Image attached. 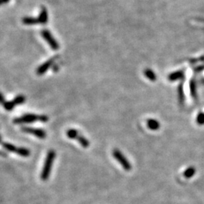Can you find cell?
Segmentation results:
<instances>
[{"mask_svg":"<svg viewBox=\"0 0 204 204\" xmlns=\"http://www.w3.org/2000/svg\"><path fill=\"white\" fill-rule=\"evenodd\" d=\"M113 156L115 158V160L120 164L123 169L126 171H130L132 169V164L128 159L126 158V156L123 154L122 152L118 149H114L113 151Z\"/></svg>","mask_w":204,"mask_h":204,"instance_id":"3957f363","label":"cell"},{"mask_svg":"<svg viewBox=\"0 0 204 204\" xmlns=\"http://www.w3.org/2000/svg\"><path fill=\"white\" fill-rule=\"evenodd\" d=\"M178 99H179V101L181 103H183L184 101H185V95H184V91H183V88H182V85H181L178 86Z\"/></svg>","mask_w":204,"mask_h":204,"instance_id":"d6986e66","label":"cell"},{"mask_svg":"<svg viewBox=\"0 0 204 204\" xmlns=\"http://www.w3.org/2000/svg\"><path fill=\"white\" fill-rule=\"evenodd\" d=\"M22 131L27 133L31 134L40 139H44L46 138V132L42 129L32 128V127H24L22 128Z\"/></svg>","mask_w":204,"mask_h":204,"instance_id":"5b68a950","label":"cell"},{"mask_svg":"<svg viewBox=\"0 0 204 204\" xmlns=\"http://www.w3.org/2000/svg\"><path fill=\"white\" fill-rule=\"evenodd\" d=\"M56 59H57V57H54V58L49 59V60H48L47 61L45 62V63L42 64L41 66H39L36 70L37 74L39 75V76H41V75L44 74L45 73L47 72L48 70L53 65L54 63H55Z\"/></svg>","mask_w":204,"mask_h":204,"instance_id":"8992f818","label":"cell"},{"mask_svg":"<svg viewBox=\"0 0 204 204\" xmlns=\"http://www.w3.org/2000/svg\"><path fill=\"white\" fill-rule=\"evenodd\" d=\"M17 154L19 156H21V157H27L30 155V151L29 149H27V148H19Z\"/></svg>","mask_w":204,"mask_h":204,"instance_id":"e0dca14e","label":"cell"},{"mask_svg":"<svg viewBox=\"0 0 204 204\" xmlns=\"http://www.w3.org/2000/svg\"><path fill=\"white\" fill-rule=\"evenodd\" d=\"M147 127L152 131H157L160 128V123L157 119H148L146 122Z\"/></svg>","mask_w":204,"mask_h":204,"instance_id":"52a82bcc","label":"cell"},{"mask_svg":"<svg viewBox=\"0 0 204 204\" xmlns=\"http://www.w3.org/2000/svg\"><path fill=\"white\" fill-rule=\"evenodd\" d=\"M23 23L26 25H33L39 24L38 18H35V17H25L22 20Z\"/></svg>","mask_w":204,"mask_h":204,"instance_id":"7c38bea8","label":"cell"},{"mask_svg":"<svg viewBox=\"0 0 204 204\" xmlns=\"http://www.w3.org/2000/svg\"><path fill=\"white\" fill-rule=\"evenodd\" d=\"M76 139L78 141L79 144H80L82 147H83L84 148H89V145H90V142H89V141L88 140L87 138H85V137H83V135H79Z\"/></svg>","mask_w":204,"mask_h":204,"instance_id":"8fae6325","label":"cell"},{"mask_svg":"<svg viewBox=\"0 0 204 204\" xmlns=\"http://www.w3.org/2000/svg\"><path fill=\"white\" fill-rule=\"evenodd\" d=\"M190 91H191V96L195 99L197 98V89L194 81H191L190 83Z\"/></svg>","mask_w":204,"mask_h":204,"instance_id":"ac0fdd59","label":"cell"},{"mask_svg":"<svg viewBox=\"0 0 204 204\" xmlns=\"http://www.w3.org/2000/svg\"><path fill=\"white\" fill-rule=\"evenodd\" d=\"M195 172H196V170H195L194 167H189L184 172L183 175L186 178H191L192 176H194Z\"/></svg>","mask_w":204,"mask_h":204,"instance_id":"9a60e30c","label":"cell"},{"mask_svg":"<svg viewBox=\"0 0 204 204\" xmlns=\"http://www.w3.org/2000/svg\"><path fill=\"white\" fill-rule=\"evenodd\" d=\"M197 123L199 125L204 124V114L203 113H200L197 117Z\"/></svg>","mask_w":204,"mask_h":204,"instance_id":"ffe728a7","label":"cell"},{"mask_svg":"<svg viewBox=\"0 0 204 204\" xmlns=\"http://www.w3.org/2000/svg\"><path fill=\"white\" fill-rule=\"evenodd\" d=\"M42 36L43 37V39L46 41L49 46H50L51 49L53 50H58L60 48L59 46V43L57 42L56 39H55V37L53 36L52 34L51 33V32L47 30H43L42 31Z\"/></svg>","mask_w":204,"mask_h":204,"instance_id":"277c9868","label":"cell"},{"mask_svg":"<svg viewBox=\"0 0 204 204\" xmlns=\"http://www.w3.org/2000/svg\"><path fill=\"white\" fill-rule=\"evenodd\" d=\"M25 100H26V98L24 95H18L17 96L15 99L12 101V103H13V104L16 106V105H19V104H24L25 102Z\"/></svg>","mask_w":204,"mask_h":204,"instance_id":"2e32d148","label":"cell"},{"mask_svg":"<svg viewBox=\"0 0 204 204\" xmlns=\"http://www.w3.org/2000/svg\"><path fill=\"white\" fill-rule=\"evenodd\" d=\"M144 74L147 79H148L152 82H155L157 80V75H156L155 72L150 68L145 69V70L144 71Z\"/></svg>","mask_w":204,"mask_h":204,"instance_id":"30bf717a","label":"cell"},{"mask_svg":"<svg viewBox=\"0 0 204 204\" xmlns=\"http://www.w3.org/2000/svg\"><path fill=\"white\" fill-rule=\"evenodd\" d=\"M9 1L10 0H0V6L2 5L6 4V3H8Z\"/></svg>","mask_w":204,"mask_h":204,"instance_id":"7402d4cb","label":"cell"},{"mask_svg":"<svg viewBox=\"0 0 204 204\" xmlns=\"http://www.w3.org/2000/svg\"><path fill=\"white\" fill-rule=\"evenodd\" d=\"M55 157H56V153L55 151L51 150L48 152L42 169V173H41V178L42 181H47L48 178H49Z\"/></svg>","mask_w":204,"mask_h":204,"instance_id":"6da1fadb","label":"cell"},{"mask_svg":"<svg viewBox=\"0 0 204 204\" xmlns=\"http://www.w3.org/2000/svg\"><path fill=\"white\" fill-rule=\"evenodd\" d=\"M48 20H49V15H48V12L46 8H42L41 10L40 13H39V16L38 17L39 23L41 24H47Z\"/></svg>","mask_w":204,"mask_h":204,"instance_id":"ba28073f","label":"cell"},{"mask_svg":"<svg viewBox=\"0 0 204 204\" xmlns=\"http://www.w3.org/2000/svg\"><path fill=\"white\" fill-rule=\"evenodd\" d=\"M49 120V117L46 115H36V114H24L22 117L16 118L14 123L16 124H24V123H31L36 121L46 123Z\"/></svg>","mask_w":204,"mask_h":204,"instance_id":"7a4b0ae2","label":"cell"},{"mask_svg":"<svg viewBox=\"0 0 204 204\" xmlns=\"http://www.w3.org/2000/svg\"><path fill=\"white\" fill-rule=\"evenodd\" d=\"M183 77H184L183 71L178 70V71H175V72L170 73V74L169 75V77H168V79H169V81L174 82V81H176V80H179Z\"/></svg>","mask_w":204,"mask_h":204,"instance_id":"9c48e42d","label":"cell"},{"mask_svg":"<svg viewBox=\"0 0 204 204\" xmlns=\"http://www.w3.org/2000/svg\"><path fill=\"white\" fill-rule=\"evenodd\" d=\"M3 147H4L5 149H6L7 151H10V152H13V153H16L17 154L18 153V150L19 148H17L15 145L12 144H8V143H3L2 144Z\"/></svg>","mask_w":204,"mask_h":204,"instance_id":"4fadbf2b","label":"cell"},{"mask_svg":"<svg viewBox=\"0 0 204 204\" xmlns=\"http://www.w3.org/2000/svg\"><path fill=\"white\" fill-rule=\"evenodd\" d=\"M5 102H6V101H5L4 96H3L2 95V93H0V104H1L3 106Z\"/></svg>","mask_w":204,"mask_h":204,"instance_id":"44dd1931","label":"cell"},{"mask_svg":"<svg viewBox=\"0 0 204 204\" xmlns=\"http://www.w3.org/2000/svg\"><path fill=\"white\" fill-rule=\"evenodd\" d=\"M79 135L80 133L75 129H70L67 131V136L70 139H76Z\"/></svg>","mask_w":204,"mask_h":204,"instance_id":"5bb4252c","label":"cell"}]
</instances>
